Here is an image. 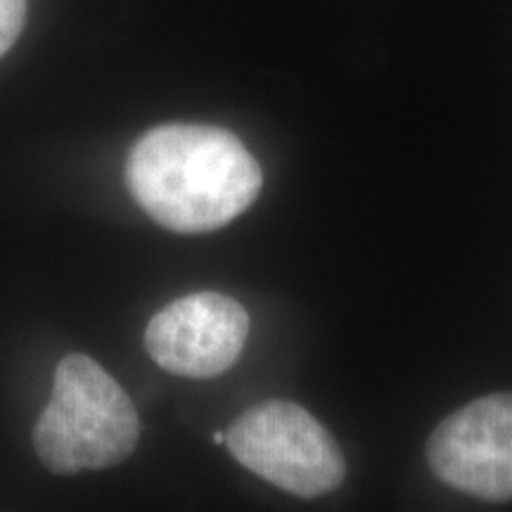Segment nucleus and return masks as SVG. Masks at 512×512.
<instances>
[{
	"label": "nucleus",
	"mask_w": 512,
	"mask_h": 512,
	"mask_svg": "<svg viewBox=\"0 0 512 512\" xmlns=\"http://www.w3.org/2000/svg\"><path fill=\"white\" fill-rule=\"evenodd\" d=\"M27 22V0H0V57L15 46Z\"/></svg>",
	"instance_id": "423d86ee"
},
{
	"label": "nucleus",
	"mask_w": 512,
	"mask_h": 512,
	"mask_svg": "<svg viewBox=\"0 0 512 512\" xmlns=\"http://www.w3.org/2000/svg\"><path fill=\"white\" fill-rule=\"evenodd\" d=\"M425 456L432 475L460 494L512 501V392L479 396L441 420Z\"/></svg>",
	"instance_id": "20e7f679"
},
{
	"label": "nucleus",
	"mask_w": 512,
	"mask_h": 512,
	"mask_svg": "<svg viewBox=\"0 0 512 512\" xmlns=\"http://www.w3.org/2000/svg\"><path fill=\"white\" fill-rule=\"evenodd\" d=\"M211 441H214V444H226V432H214Z\"/></svg>",
	"instance_id": "0eeeda50"
},
{
	"label": "nucleus",
	"mask_w": 512,
	"mask_h": 512,
	"mask_svg": "<svg viewBox=\"0 0 512 512\" xmlns=\"http://www.w3.org/2000/svg\"><path fill=\"white\" fill-rule=\"evenodd\" d=\"M226 446L249 472L297 498L328 496L347 477L335 437L294 401L256 403L228 427Z\"/></svg>",
	"instance_id": "7ed1b4c3"
},
{
	"label": "nucleus",
	"mask_w": 512,
	"mask_h": 512,
	"mask_svg": "<svg viewBox=\"0 0 512 512\" xmlns=\"http://www.w3.org/2000/svg\"><path fill=\"white\" fill-rule=\"evenodd\" d=\"M249 337V313L221 292L185 294L164 306L145 330V349L159 368L211 380L238 363Z\"/></svg>",
	"instance_id": "39448f33"
},
{
	"label": "nucleus",
	"mask_w": 512,
	"mask_h": 512,
	"mask_svg": "<svg viewBox=\"0 0 512 512\" xmlns=\"http://www.w3.org/2000/svg\"><path fill=\"white\" fill-rule=\"evenodd\" d=\"M126 183L159 226L200 235L245 214L264 188V174L245 143L228 128L164 124L133 145Z\"/></svg>",
	"instance_id": "f257e3e1"
},
{
	"label": "nucleus",
	"mask_w": 512,
	"mask_h": 512,
	"mask_svg": "<svg viewBox=\"0 0 512 512\" xmlns=\"http://www.w3.org/2000/svg\"><path fill=\"white\" fill-rule=\"evenodd\" d=\"M140 418L121 384L86 354L64 356L36 420L34 448L55 475L105 470L136 451Z\"/></svg>",
	"instance_id": "f03ea898"
}]
</instances>
